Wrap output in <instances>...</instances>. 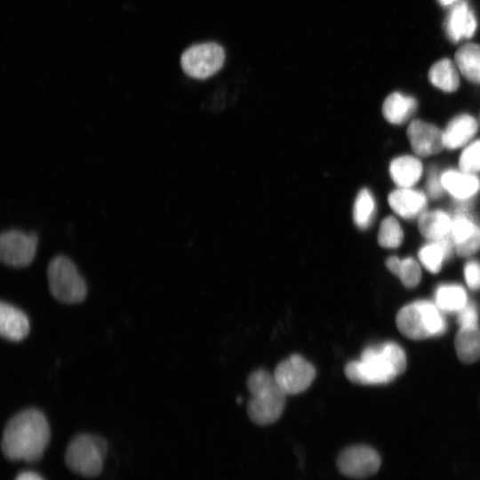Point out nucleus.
Listing matches in <instances>:
<instances>
[{
	"mask_svg": "<svg viewBox=\"0 0 480 480\" xmlns=\"http://www.w3.org/2000/svg\"><path fill=\"white\" fill-rule=\"evenodd\" d=\"M50 439V428L44 414L35 408L20 412L5 425L2 451L12 460H39Z\"/></svg>",
	"mask_w": 480,
	"mask_h": 480,
	"instance_id": "nucleus-1",
	"label": "nucleus"
},
{
	"mask_svg": "<svg viewBox=\"0 0 480 480\" xmlns=\"http://www.w3.org/2000/svg\"><path fill=\"white\" fill-rule=\"evenodd\" d=\"M405 367L403 348L395 342H386L364 348L360 360L346 364L345 374L354 383L386 384L402 374Z\"/></svg>",
	"mask_w": 480,
	"mask_h": 480,
	"instance_id": "nucleus-2",
	"label": "nucleus"
},
{
	"mask_svg": "<svg viewBox=\"0 0 480 480\" xmlns=\"http://www.w3.org/2000/svg\"><path fill=\"white\" fill-rule=\"evenodd\" d=\"M250 399L248 415L260 425L275 422L281 416L286 394L277 384L274 375L265 370L253 372L247 380Z\"/></svg>",
	"mask_w": 480,
	"mask_h": 480,
	"instance_id": "nucleus-3",
	"label": "nucleus"
},
{
	"mask_svg": "<svg viewBox=\"0 0 480 480\" xmlns=\"http://www.w3.org/2000/svg\"><path fill=\"white\" fill-rule=\"evenodd\" d=\"M398 330L412 340H422L443 334L446 322L437 306L418 300L403 307L396 318Z\"/></svg>",
	"mask_w": 480,
	"mask_h": 480,
	"instance_id": "nucleus-4",
	"label": "nucleus"
},
{
	"mask_svg": "<svg viewBox=\"0 0 480 480\" xmlns=\"http://www.w3.org/2000/svg\"><path fill=\"white\" fill-rule=\"evenodd\" d=\"M106 452L107 444L102 437L81 434L68 445L65 460L68 467L76 474L93 477L101 472Z\"/></svg>",
	"mask_w": 480,
	"mask_h": 480,
	"instance_id": "nucleus-5",
	"label": "nucleus"
},
{
	"mask_svg": "<svg viewBox=\"0 0 480 480\" xmlns=\"http://www.w3.org/2000/svg\"><path fill=\"white\" fill-rule=\"evenodd\" d=\"M47 277L50 292L58 300L77 303L85 298V282L74 262L68 257H54L48 264Z\"/></svg>",
	"mask_w": 480,
	"mask_h": 480,
	"instance_id": "nucleus-6",
	"label": "nucleus"
},
{
	"mask_svg": "<svg viewBox=\"0 0 480 480\" xmlns=\"http://www.w3.org/2000/svg\"><path fill=\"white\" fill-rule=\"evenodd\" d=\"M225 51L216 43L190 46L181 55L183 71L193 78L205 79L217 73L225 61Z\"/></svg>",
	"mask_w": 480,
	"mask_h": 480,
	"instance_id": "nucleus-7",
	"label": "nucleus"
},
{
	"mask_svg": "<svg viewBox=\"0 0 480 480\" xmlns=\"http://www.w3.org/2000/svg\"><path fill=\"white\" fill-rule=\"evenodd\" d=\"M274 377L286 395L305 391L316 377L315 367L300 355H292L278 364Z\"/></svg>",
	"mask_w": 480,
	"mask_h": 480,
	"instance_id": "nucleus-8",
	"label": "nucleus"
},
{
	"mask_svg": "<svg viewBox=\"0 0 480 480\" xmlns=\"http://www.w3.org/2000/svg\"><path fill=\"white\" fill-rule=\"evenodd\" d=\"M37 236L34 233H25L12 229L1 234L0 258L12 267L20 268L29 265L36 255Z\"/></svg>",
	"mask_w": 480,
	"mask_h": 480,
	"instance_id": "nucleus-9",
	"label": "nucleus"
},
{
	"mask_svg": "<svg viewBox=\"0 0 480 480\" xmlns=\"http://www.w3.org/2000/svg\"><path fill=\"white\" fill-rule=\"evenodd\" d=\"M450 236L460 256H470L480 248V224L462 205L452 217Z\"/></svg>",
	"mask_w": 480,
	"mask_h": 480,
	"instance_id": "nucleus-10",
	"label": "nucleus"
},
{
	"mask_svg": "<svg viewBox=\"0 0 480 480\" xmlns=\"http://www.w3.org/2000/svg\"><path fill=\"white\" fill-rule=\"evenodd\" d=\"M379 453L368 445H353L343 450L338 458L340 471L353 478H364L376 473L380 466Z\"/></svg>",
	"mask_w": 480,
	"mask_h": 480,
	"instance_id": "nucleus-11",
	"label": "nucleus"
},
{
	"mask_svg": "<svg viewBox=\"0 0 480 480\" xmlns=\"http://www.w3.org/2000/svg\"><path fill=\"white\" fill-rule=\"evenodd\" d=\"M407 137L412 150L420 156L437 154L444 148L443 132L422 120L411 122L407 128Z\"/></svg>",
	"mask_w": 480,
	"mask_h": 480,
	"instance_id": "nucleus-12",
	"label": "nucleus"
},
{
	"mask_svg": "<svg viewBox=\"0 0 480 480\" xmlns=\"http://www.w3.org/2000/svg\"><path fill=\"white\" fill-rule=\"evenodd\" d=\"M476 27V18L467 1L460 0L452 5L444 22L446 35L452 42L472 37Z\"/></svg>",
	"mask_w": 480,
	"mask_h": 480,
	"instance_id": "nucleus-13",
	"label": "nucleus"
},
{
	"mask_svg": "<svg viewBox=\"0 0 480 480\" xmlns=\"http://www.w3.org/2000/svg\"><path fill=\"white\" fill-rule=\"evenodd\" d=\"M391 209L404 219L420 217L428 204L426 195L412 188H399L388 196Z\"/></svg>",
	"mask_w": 480,
	"mask_h": 480,
	"instance_id": "nucleus-14",
	"label": "nucleus"
},
{
	"mask_svg": "<svg viewBox=\"0 0 480 480\" xmlns=\"http://www.w3.org/2000/svg\"><path fill=\"white\" fill-rule=\"evenodd\" d=\"M444 190L461 202L475 196L480 189V180L474 173L446 170L441 174Z\"/></svg>",
	"mask_w": 480,
	"mask_h": 480,
	"instance_id": "nucleus-15",
	"label": "nucleus"
},
{
	"mask_svg": "<svg viewBox=\"0 0 480 480\" xmlns=\"http://www.w3.org/2000/svg\"><path fill=\"white\" fill-rule=\"evenodd\" d=\"M29 332V320L20 308L9 303L0 305V334L12 341L23 340Z\"/></svg>",
	"mask_w": 480,
	"mask_h": 480,
	"instance_id": "nucleus-16",
	"label": "nucleus"
},
{
	"mask_svg": "<svg viewBox=\"0 0 480 480\" xmlns=\"http://www.w3.org/2000/svg\"><path fill=\"white\" fill-rule=\"evenodd\" d=\"M477 122L468 114L454 116L443 132L444 148L457 149L466 145L477 131Z\"/></svg>",
	"mask_w": 480,
	"mask_h": 480,
	"instance_id": "nucleus-17",
	"label": "nucleus"
},
{
	"mask_svg": "<svg viewBox=\"0 0 480 480\" xmlns=\"http://www.w3.org/2000/svg\"><path fill=\"white\" fill-rule=\"evenodd\" d=\"M421 162L412 156H400L394 158L389 164L392 180L399 188H412L422 174Z\"/></svg>",
	"mask_w": 480,
	"mask_h": 480,
	"instance_id": "nucleus-18",
	"label": "nucleus"
},
{
	"mask_svg": "<svg viewBox=\"0 0 480 480\" xmlns=\"http://www.w3.org/2000/svg\"><path fill=\"white\" fill-rule=\"evenodd\" d=\"M416 100L401 92L389 94L382 106L385 119L393 124H401L408 121L416 112Z\"/></svg>",
	"mask_w": 480,
	"mask_h": 480,
	"instance_id": "nucleus-19",
	"label": "nucleus"
},
{
	"mask_svg": "<svg viewBox=\"0 0 480 480\" xmlns=\"http://www.w3.org/2000/svg\"><path fill=\"white\" fill-rule=\"evenodd\" d=\"M452 217L442 210L424 212L418 220L420 234L429 241L450 236Z\"/></svg>",
	"mask_w": 480,
	"mask_h": 480,
	"instance_id": "nucleus-20",
	"label": "nucleus"
},
{
	"mask_svg": "<svg viewBox=\"0 0 480 480\" xmlns=\"http://www.w3.org/2000/svg\"><path fill=\"white\" fill-rule=\"evenodd\" d=\"M454 248L451 236L429 241L419 251V259L422 265L431 273H437L444 260H447Z\"/></svg>",
	"mask_w": 480,
	"mask_h": 480,
	"instance_id": "nucleus-21",
	"label": "nucleus"
},
{
	"mask_svg": "<svg viewBox=\"0 0 480 480\" xmlns=\"http://www.w3.org/2000/svg\"><path fill=\"white\" fill-rule=\"evenodd\" d=\"M459 71L468 81L480 84V44H465L455 53Z\"/></svg>",
	"mask_w": 480,
	"mask_h": 480,
	"instance_id": "nucleus-22",
	"label": "nucleus"
},
{
	"mask_svg": "<svg viewBox=\"0 0 480 480\" xmlns=\"http://www.w3.org/2000/svg\"><path fill=\"white\" fill-rule=\"evenodd\" d=\"M459 69L451 60L442 59L435 62L428 71L431 84L445 92H455L460 85Z\"/></svg>",
	"mask_w": 480,
	"mask_h": 480,
	"instance_id": "nucleus-23",
	"label": "nucleus"
},
{
	"mask_svg": "<svg viewBox=\"0 0 480 480\" xmlns=\"http://www.w3.org/2000/svg\"><path fill=\"white\" fill-rule=\"evenodd\" d=\"M455 349L459 359L466 364L480 359V328L460 327L455 338Z\"/></svg>",
	"mask_w": 480,
	"mask_h": 480,
	"instance_id": "nucleus-24",
	"label": "nucleus"
},
{
	"mask_svg": "<svg viewBox=\"0 0 480 480\" xmlns=\"http://www.w3.org/2000/svg\"><path fill=\"white\" fill-rule=\"evenodd\" d=\"M435 300L437 308L445 312H459L468 303L464 288L456 284L438 286Z\"/></svg>",
	"mask_w": 480,
	"mask_h": 480,
	"instance_id": "nucleus-25",
	"label": "nucleus"
},
{
	"mask_svg": "<svg viewBox=\"0 0 480 480\" xmlns=\"http://www.w3.org/2000/svg\"><path fill=\"white\" fill-rule=\"evenodd\" d=\"M386 266L408 288L416 286L420 280L421 271L420 265L411 257L400 260L396 256H391L386 260Z\"/></svg>",
	"mask_w": 480,
	"mask_h": 480,
	"instance_id": "nucleus-26",
	"label": "nucleus"
},
{
	"mask_svg": "<svg viewBox=\"0 0 480 480\" xmlns=\"http://www.w3.org/2000/svg\"><path fill=\"white\" fill-rule=\"evenodd\" d=\"M376 212V202L372 192L361 189L355 200L353 220L357 228L366 229L373 221Z\"/></svg>",
	"mask_w": 480,
	"mask_h": 480,
	"instance_id": "nucleus-27",
	"label": "nucleus"
},
{
	"mask_svg": "<svg viewBox=\"0 0 480 480\" xmlns=\"http://www.w3.org/2000/svg\"><path fill=\"white\" fill-rule=\"evenodd\" d=\"M404 239V232L399 222L392 216L385 218L379 228L378 242L384 248H397Z\"/></svg>",
	"mask_w": 480,
	"mask_h": 480,
	"instance_id": "nucleus-28",
	"label": "nucleus"
},
{
	"mask_svg": "<svg viewBox=\"0 0 480 480\" xmlns=\"http://www.w3.org/2000/svg\"><path fill=\"white\" fill-rule=\"evenodd\" d=\"M461 171L474 173L480 171V140L468 145L462 151L460 160Z\"/></svg>",
	"mask_w": 480,
	"mask_h": 480,
	"instance_id": "nucleus-29",
	"label": "nucleus"
},
{
	"mask_svg": "<svg viewBox=\"0 0 480 480\" xmlns=\"http://www.w3.org/2000/svg\"><path fill=\"white\" fill-rule=\"evenodd\" d=\"M458 322L460 327L478 326L477 311L472 303L468 302L466 306L459 311Z\"/></svg>",
	"mask_w": 480,
	"mask_h": 480,
	"instance_id": "nucleus-30",
	"label": "nucleus"
},
{
	"mask_svg": "<svg viewBox=\"0 0 480 480\" xmlns=\"http://www.w3.org/2000/svg\"><path fill=\"white\" fill-rule=\"evenodd\" d=\"M428 195L433 198H439L444 193V187L441 181V175L437 173L436 169L430 170L426 182Z\"/></svg>",
	"mask_w": 480,
	"mask_h": 480,
	"instance_id": "nucleus-31",
	"label": "nucleus"
},
{
	"mask_svg": "<svg viewBox=\"0 0 480 480\" xmlns=\"http://www.w3.org/2000/svg\"><path fill=\"white\" fill-rule=\"evenodd\" d=\"M464 276L467 284L472 290L480 287V264L476 260L468 261L464 267Z\"/></svg>",
	"mask_w": 480,
	"mask_h": 480,
	"instance_id": "nucleus-32",
	"label": "nucleus"
},
{
	"mask_svg": "<svg viewBox=\"0 0 480 480\" xmlns=\"http://www.w3.org/2000/svg\"><path fill=\"white\" fill-rule=\"evenodd\" d=\"M15 480H44L38 474L34 472H22Z\"/></svg>",
	"mask_w": 480,
	"mask_h": 480,
	"instance_id": "nucleus-33",
	"label": "nucleus"
},
{
	"mask_svg": "<svg viewBox=\"0 0 480 480\" xmlns=\"http://www.w3.org/2000/svg\"><path fill=\"white\" fill-rule=\"evenodd\" d=\"M460 0H438L439 4L443 6H451Z\"/></svg>",
	"mask_w": 480,
	"mask_h": 480,
	"instance_id": "nucleus-34",
	"label": "nucleus"
}]
</instances>
